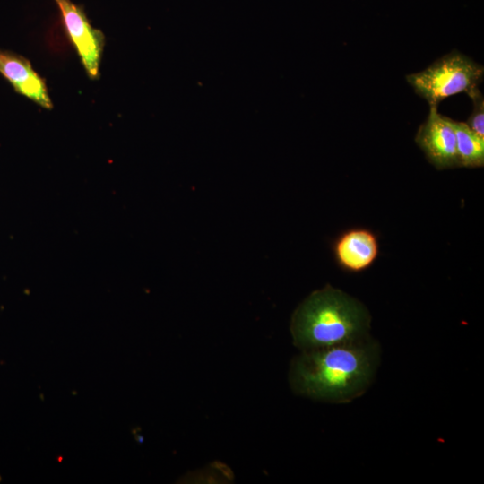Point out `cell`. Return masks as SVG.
I'll use <instances>...</instances> for the list:
<instances>
[{
	"instance_id": "obj_3",
	"label": "cell",
	"mask_w": 484,
	"mask_h": 484,
	"mask_svg": "<svg viewBox=\"0 0 484 484\" xmlns=\"http://www.w3.org/2000/svg\"><path fill=\"white\" fill-rule=\"evenodd\" d=\"M484 77L483 65L456 50L436 60L423 71L406 76L415 92L429 107L454 95L466 93L479 88Z\"/></svg>"
},
{
	"instance_id": "obj_4",
	"label": "cell",
	"mask_w": 484,
	"mask_h": 484,
	"mask_svg": "<svg viewBox=\"0 0 484 484\" xmlns=\"http://www.w3.org/2000/svg\"><path fill=\"white\" fill-rule=\"evenodd\" d=\"M62 16L65 29L91 79H98L105 44L104 34L89 22L82 7L72 0H53Z\"/></svg>"
},
{
	"instance_id": "obj_2",
	"label": "cell",
	"mask_w": 484,
	"mask_h": 484,
	"mask_svg": "<svg viewBox=\"0 0 484 484\" xmlns=\"http://www.w3.org/2000/svg\"><path fill=\"white\" fill-rule=\"evenodd\" d=\"M369 324L368 311L359 301L327 285L297 307L290 332L294 345L308 350L366 338Z\"/></svg>"
},
{
	"instance_id": "obj_9",
	"label": "cell",
	"mask_w": 484,
	"mask_h": 484,
	"mask_svg": "<svg viewBox=\"0 0 484 484\" xmlns=\"http://www.w3.org/2000/svg\"><path fill=\"white\" fill-rule=\"evenodd\" d=\"M472 101V111L466 124L468 126L481 137H484V98L480 91L476 89L468 95Z\"/></svg>"
},
{
	"instance_id": "obj_8",
	"label": "cell",
	"mask_w": 484,
	"mask_h": 484,
	"mask_svg": "<svg viewBox=\"0 0 484 484\" xmlns=\"http://www.w3.org/2000/svg\"><path fill=\"white\" fill-rule=\"evenodd\" d=\"M459 167L480 168L484 165V137L473 132L466 123L454 120Z\"/></svg>"
},
{
	"instance_id": "obj_1",
	"label": "cell",
	"mask_w": 484,
	"mask_h": 484,
	"mask_svg": "<svg viewBox=\"0 0 484 484\" xmlns=\"http://www.w3.org/2000/svg\"><path fill=\"white\" fill-rule=\"evenodd\" d=\"M379 359V344L369 336L302 350L292 360L290 382L301 395L328 402H349L369 387Z\"/></svg>"
},
{
	"instance_id": "obj_7",
	"label": "cell",
	"mask_w": 484,
	"mask_h": 484,
	"mask_svg": "<svg viewBox=\"0 0 484 484\" xmlns=\"http://www.w3.org/2000/svg\"><path fill=\"white\" fill-rule=\"evenodd\" d=\"M0 73L19 94L44 108H53L44 80L35 72L30 62L25 57L0 49Z\"/></svg>"
},
{
	"instance_id": "obj_6",
	"label": "cell",
	"mask_w": 484,
	"mask_h": 484,
	"mask_svg": "<svg viewBox=\"0 0 484 484\" xmlns=\"http://www.w3.org/2000/svg\"><path fill=\"white\" fill-rule=\"evenodd\" d=\"M338 265L350 272L368 269L379 254V244L375 233L365 228L350 229L341 233L333 245Z\"/></svg>"
},
{
	"instance_id": "obj_5",
	"label": "cell",
	"mask_w": 484,
	"mask_h": 484,
	"mask_svg": "<svg viewBox=\"0 0 484 484\" xmlns=\"http://www.w3.org/2000/svg\"><path fill=\"white\" fill-rule=\"evenodd\" d=\"M415 142L436 169L459 167L454 120L440 114L437 107H429L428 116L419 127Z\"/></svg>"
}]
</instances>
